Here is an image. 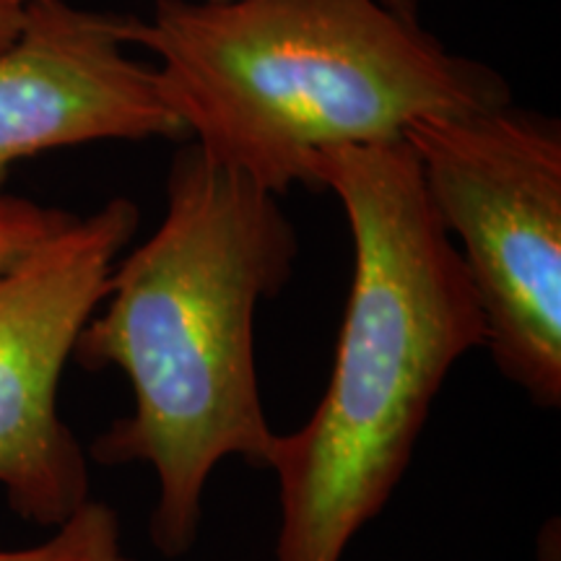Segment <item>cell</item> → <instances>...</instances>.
<instances>
[{
    "mask_svg": "<svg viewBox=\"0 0 561 561\" xmlns=\"http://www.w3.org/2000/svg\"><path fill=\"white\" fill-rule=\"evenodd\" d=\"M297 231L278 195L182 140L159 229L112 271L73 359L121 369L133 411L91 445L102 466L157 476L151 543L180 559L198 541L219 462L268 468L280 434L263 409L255 314L291 278Z\"/></svg>",
    "mask_w": 561,
    "mask_h": 561,
    "instance_id": "cell-1",
    "label": "cell"
},
{
    "mask_svg": "<svg viewBox=\"0 0 561 561\" xmlns=\"http://www.w3.org/2000/svg\"><path fill=\"white\" fill-rule=\"evenodd\" d=\"M354 240L331 382L280 434L276 561H343L409 468L455 364L483 348L479 299L405 138L314 153Z\"/></svg>",
    "mask_w": 561,
    "mask_h": 561,
    "instance_id": "cell-2",
    "label": "cell"
},
{
    "mask_svg": "<svg viewBox=\"0 0 561 561\" xmlns=\"http://www.w3.org/2000/svg\"><path fill=\"white\" fill-rule=\"evenodd\" d=\"M133 47L187 140L273 195L312 187L320 151L512 102L500 70L382 0H157Z\"/></svg>",
    "mask_w": 561,
    "mask_h": 561,
    "instance_id": "cell-3",
    "label": "cell"
},
{
    "mask_svg": "<svg viewBox=\"0 0 561 561\" xmlns=\"http://www.w3.org/2000/svg\"><path fill=\"white\" fill-rule=\"evenodd\" d=\"M483 318V348L533 403H561V125L502 104L403 133Z\"/></svg>",
    "mask_w": 561,
    "mask_h": 561,
    "instance_id": "cell-4",
    "label": "cell"
},
{
    "mask_svg": "<svg viewBox=\"0 0 561 561\" xmlns=\"http://www.w3.org/2000/svg\"><path fill=\"white\" fill-rule=\"evenodd\" d=\"M138 224L136 203L112 198L0 271V489L42 528H58L91 500L89 462L58 413V385Z\"/></svg>",
    "mask_w": 561,
    "mask_h": 561,
    "instance_id": "cell-5",
    "label": "cell"
},
{
    "mask_svg": "<svg viewBox=\"0 0 561 561\" xmlns=\"http://www.w3.org/2000/svg\"><path fill=\"white\" fill-rule=\"evenodd\" d=\"M133 21L32 0L0 53V195L11 167L96 140H187L157 70L130 55Z\"/></svg>",
    "mask_w": 561,
    "mask_h": 561,
    "instance_id": "cell-6",
    "label": "cell"
},
{
    "mask_svg": "<svg viewBox=\"0 0 561 561\" xmlns=\"http://www.w3.org/2000/svg\"><path fill=\"white\" fill-rule=\"evenodd\" d=\"M0 561H136L123 546V525L110 504L89 500L47 541L0 551Z\"/></svg>",
    "mask_w": 561,
    "mask_h": 561,
    "instance_id": "cell-7",
    "label": "cell"
},
{
    "mask_svg": "<svg viewBox=\"0 0 561 561\" xmlns=\"http://www.w3.org/2000/svg\"><path fill=\"white\" fill-rule=\"evenodd\" d=\"M73 221V214L42 203L0 195V271L30 255L39 242Z\"/></svg>",
    "mask_w": 561,
    "mask_h": 561,
    "instance_id": "cell-8",
    "label": "cell"
},
{
    "mask_svg": "<svg viewBox=\"0 0 561 561\" xmlns=\"http://www.w3.org/2000/svg\"><path fill=\"white\" fill-rule=\"evenodd\" d=\"M21 24H24V5L16 0H0V53L16 39Z\"/></svg>",
    "mask_w": 561,
    "mask_h": 561,
    "instance_id": "cell-9",
    "label": "cell"
},
{
    "mask_svg": "<svg viewBox=\"0 0 561 561\" xmlns=\"http://www.w3.org/2000/svg\"><path fill=\"white\" fill-rule=\"evenodd\" d=\"M382 3L405 19H419V0H382Z\"/></svg>",
    "mask_w": 561,
    "mask_h": 561,
    "instance_id": "cell-10",
    "label": "cell"
},
{
    "mask_svg": "<svg viewBox=\"0 0 561 561\" xmlns=\"http://www.w3.org/2000/svg\"><path fill=\"white\" fill-rule=\"evenodd\" d=\"M541 549H543V561H561L559 559V536L553 538H541Z\"/></svg>",
    "mask_w": 561,
    "mask_h": 561,
    "instance_id": "cell-11",
    "label": "cell"
},
{
    "mask_svg": "<svg viewBox=\"0 0 561 561\" xmlns=\"http://www.w3.org/2000/svg\"><path fill=\"white\" fill-rule=\"evenodd\" d=\"M16 3H21V5H26V3H32V0H16Z\"/></svg>",
    "mask_w": 561,
    "mask_h": 561,
    "instance_id": "cell-12",
    "label": "cell"
}]
</instances>
